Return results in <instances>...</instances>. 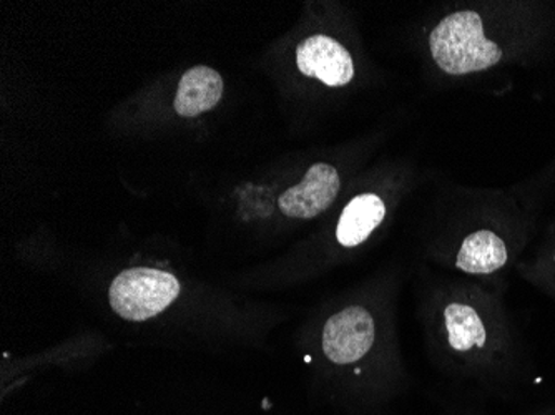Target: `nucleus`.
<instances>
[{
  "label": "nucleus",
  "mask_w": 555,
  "mask_h": 415,
  "mask_svg": "<svg viewBox=\"0 0 555 415\" xmlns=\"http://www.w3.org/2000/svg\"><path fill=\"white\" fill-rule=\"evenodd\" d=\"M385 217L386 205L379 196L374 193L358 195L346 205L339 217L336 239L343 248H357L373 235Z\"/></svg>",
  "instance_id": "obj_7"
},
{
  "label": "nucleus",
  "mask_w": 555,
  "mask_h": 415,
  "mask_svg": "<svg viewBox=\"0 0 555 415\" xmlns=\"http://www.w3.org/2000/svg\"><path fill=\"white\" fill-rule=\"evenodd\" d=\"M223 95V79L214 68H190L180 80L177 96H175V112L182 117H196L204 112L217 107Z\"/></svg>",
  "instance_id": "obj_8"
},
{
  "label": "nucleus",
  "mask_w": 555,
  "mask_h": 415,
  "mask_svg": "<svg viewBox=\"0 0 555 415\" xmlns=\"http://www.w3.org/2000/svg\"><path fill=\"white\" fill-rule=\"evenodd\" d=\"M341 189L338 171L327 164H314L298 185L286 190L278 206L285 217L311 220L330 208Z\"/></svg>",
  "instance_id": "obj_4"
},
{
  "label": "nucleus",
  "mask_w": 555,
  "mask_h": 415,
  "mask_svg": "<svg viewBox=\"0 0 555 415\" xmlns=\"http://www.w3.org/2000/svg\"><path fill=\"white\" fill-rule=\"evenodd\" d=\"M446 345L454 354L466 355L481 351L488 342V329L481 314L463 299L446 302L441 313Z\"/></svg>",
  "instance_id": "obj_6"
},
{
  "label": "nucleus",
  "mask_w": 555,
  "mask_h": 415,
  "mask_svg": "<svg viewBox=\"0 0 555 415\" xmlns=\"http://www.w3.org/2000/svg\"><path fill=\"white\" fill-rule=\"evenodd\" d=\"M374 341L376 324L373 314L363 306H348L333 314L324 324L321 336L324 355L338 366L360 362L370 354Z\"/></svg>",
  "instance_id": "obj_3"
},
{
  "label": "nucleus",
  "mask_w": 555,
  "mask_h": 415,
  "mask_svg": "<svg viewBox=\"0 0 555 415\" xmlns=\"http://www.w3.org/2000/svg\"><path fill=\"white\" fill-rule=\"evenodd\" d=\"M506 243L494 231L479 230L461 242L454 267L466 274H492L507 263Z\"/></svg>",
  "instance_id": "obj_9"
},
{
  "label": "nucleus",
  "mask_w": 555,
  "mask_h": 415,
  "mask_svg": "<svg viewBox=\"0 0 555 415\" xmlns=\"http://www.w3.org/2000/svg\"><path fill=\"white\" fill-rule=\"evenodd\" d=\"M429 50L438 67L449 75L488 70L502 59L498 43L486 39L481 17L473 11L442 18L429 36Z\"/></svg>",
  "instance_id": "obj_1"
},
{
  "label": "nucleus",
  "mask_w": 555,
  "mask_h": 415,
  "mask_svg": "<svg viewBox=\"0 0 555 415\" xmlns=\"http://www.w3.org/2000/svg\"><path fill=\"white\" fill-rule=\"evenodd\" d=\"M299 72L327 87H345L354 77V65L348 50L332 37L311 36L296 49Z\"/></svg>",
  "instance_id": "obj_5"
},
{
  "label": "nucleus",
  "mask_w": 555,
  "mask_h": 415,
  "mask_svg": "<svg viewBox=\"0 0 555 415\" xmlns=\"http://www.w3.org/2000/svg\"><path fill=\"white\" fill-rule=\"evenodd\" d=\"M180 283L173 274L150 268L124 271L112 283L108 298L118 316L146 321L157 316L179 298Z\"/></svg>",
  "instance_id": "obj_2"
}]
</instances>
